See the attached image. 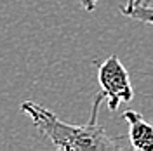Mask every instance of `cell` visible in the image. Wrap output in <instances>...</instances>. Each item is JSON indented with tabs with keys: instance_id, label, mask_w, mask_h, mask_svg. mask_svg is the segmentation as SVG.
<instances>
[{
	"instance_id": "5b68a950",
	"label": "cell",
	"mask_w": 153,
	"mask_h": 151,
	"mask_svg": "<svg viewBox=\"0 0 153 151\" xmlns=\"http://www.w3.org/2000/svg\"><path fill=\"white\" fill-rule=\"evenodd\" d=\"M78 4L85 12H94L97 7V0H78Z\"/></svg>"
},
{
	"instance_id": "3957f363",
	"label": "cell",
	"mask_w": 153,
	"mask_h": 151,
	"mask_svg": "<svg viewBox=\"0 0 153 151\" xmlns=\"http://www.w3.org/2000/svg\"><path fill=\"white\" fill-rule=\"evenodd\" d=\"M129 123V142L136 151H153V123L134 110H125L122 115Z\"/></svg>"
},
{
	"instance_id": "7a4b0ae2",
	"label": "cell",
	"mask_w": 153,
	"mask_h": 151,
	"mask_svg": "<svg viewBox=\"0 0 153 151\" xmlns=\"http://www.w3.org/2000/svg\"><path fill=\"white\" fill-rule=\"evenodd\" d=\"M97 80H99L101 92L105 94L110 111H115L122 103L132 101L134 90L131 85L129 73L115 54H111L105 63L99 64Z\"/></svg>"
},
{
	"instance_id": "277c9868",
	"label": "cell",
	"mask_w": 153,
	"mask_h": 151,
	"mask_svg": "<svg viewBox=\"0 0 153 151\" xmlns=\"http://www.w3.org/2000/svg\"><path fill=\"white\" fill-rule=\"evenodd\" d=\"M120 12L134 21L153 24V5L148 4V0H127L120 5Z\"/></svg>"
},
{
	"instance_id": "6da1fadb",
	"label": "cell",
	"mask_w": 153,
	"mask_h": 151,
	"mask_svg": "<svg viewBox=\"0 0 153 151\" xmlns=\"http://www.w3.org/2000/svg\"><path fill=\"white\" fill-rule=\"evenodd\" d=\"M105 101V94L99 92L94 99L91 120L82 125H71L59 120L51 110L44 108L35 101H23L21 111L28 116L37 132L47 139L54 148L63 151H101V150H122L124 135L111 137L105 127L97 125L99 104Z\"/></svg>"
}]
</instances>
